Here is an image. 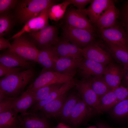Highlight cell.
Listing matches in <instances>:
<instances>
[{"label":"cell","instance_id":"cell-1","mask_svg":"<svg viewBox=\"0 0 128 128\" xmlns=\"http://www.w3.org/2000/svg\"><path fill=\"white\" fill-rule=\"evenodd\" d=\"M36 72L33 67L7 75L0 79V91L6 98L21 95L28 85L34 80Z\"/></svg>","mask_w":128,"mask_h":128},{"label":"cell","instance_id":"cell-2","mask_svg":"<svg viewBox=\"0 0 128 128\" xmlns=\"http://www.w3.org/2000/svg\"><path fill=\"white\" fill-rule=\"evenodd\" d=\"M54 0H18L13 13L16 22L25 24L31 18L38 16L47 7L56 4Z\"/></svg>","mask_w":128,"mask_h":128},{"label":"cell","instance_id":"cell-3","mask_svg":"<svg viewBox=\"0 0 128 128\" xmlns=\"http://www.w3.org/2000/svg\"><path fill=\"white\" fill-rule=\"evenodd\" d=\"M13 39L11 47L7 50L26 61L37 62L39 50L27 36L24 34Z\"/></svg>","mask_w":128,"mask_h":128},{"label":"cell","instance_id":"cell-4","mask_svg":"<svg viewBox=\"0 0 128 128\" xmlns=\"http://www.w3.org/2000/svg\"><path fill=\"white\" fill-rule=\"evenodd\" d=\"M27 33L28 37L39 50L53 46L59 38L56 25H49L38 31Z\"/></svg>","mask_w":128,"mask_h":128},{"label":"cell","instance_id":"cell-5","mask_svg":"<svg viewBox=\"0 0 128 128\" xmlns=\"http://www.w3.org/2000/svg\"><path fill=\"white\" fill-rule=\"evenodd\" d=\"M97 35L104 41L128 51V37L118 20L109 28L96 29Z\"/></svg>","mask_w":128,"mask_h":128},{"label":"cell","instance_id":"cell-6","mask_svg":"<svg viewBox=\"0 0 128 128\" xmlns=\"http://www.w3.org/2000/svg\"><path fill=\"white\" fill-rule=\"evenodd\" d=\"M61 27L63 37L81 49L96 40V32L72 27L64 24Z\"/></svg>","mask_w":128,"mask_h":128},{"label":"cell","instance_id":"cell-7","mask_svg":"<svg viewBox=\"0 0 128 128\" xmlns=\"http://www.w3.org/2000/svg\"><path fill=\"white\" fill-rule=\"evenodd\" d=\"M83 57L105 65L113 62L112 57L102 40H95L82 49Z\"/></svg>","mask_w":128,"mask_h":128},{"label":"cell","instance_id":"cell-8","mask_svg":"<svg viewBox=\"0 0 128 128\" xmlns=\"http://www.w3.org/2000/svg\"><path fill=\"white\" fill-rule=\"evenodd\" d=\"M63 18L64 24L96 32L95 28L82 10L73 7L69 8L67 9Z\"/></svg>","mask_w":128,"mask_h":128},{"label":"cell","instance_id":"cell-9","mask_svg":"<svg viewBox=\"0 0 128 128\" xmlns=\"http://www.w3.org/2000/svg\"><path fill=\"white\" fill-rule=\"evenodd\" d=\"M73 78V77L54 71H48L41 73L30 85L32 90L35 92L42 87L55 84H63Z\"/></svg>","mask_w":128,"mask_h":128},{"label":"cell","instance_id":"cell-10","mask_svg":"<svg viewBox=\"0 0 128 128\" xmlns=\"http://www.w3.org/2000/svg\"><path fill=\"white\" fill-rule=\"evenodd\" d=\"M106 66L83 57L78 69L77 73L81 79L88 80L102 76Z\"/></svg>","mask_w":128,"mask_h":128},{"label":"cell","instance_id":"cell-11","mask_svg":"<svg viewBox=\"0 0 128 128\" xmlns=\"http://www.w3.org/2000/svg\"><path fill=\"white\" fill-rule=\"evenodd\" d=\"M51 6L46 8L38 16L29 20L25 23L22 29L10 39H14L25 33L38 31L49 25L48 11Z\"/></svg>","mask_w":128,"mask_h":128},{"label":"cell","instance_id":"cell-12","mask_svg":"<svg viewBox=\"0 0 128 128\" xmlns=\"http://www.w3.org/2000/svg\"><path fill=\"white\" fill-rule=\"evenodd\" d=\"M38 112H27L18 115L20 128H50L47 118Z\"/></svg>","mask_w":128,"mask_h":128},{"label":"cell","instance_id":"cell-13","mask_svg":"<svg viewBox=\"0 0 128 128\" xmlns=\"http://www.w3.org/2000/svg\"><path fill=\"white\" fill-rule=\"evenodd\" d=\"M94 110L81 98L72 110L68 121L77 128L91 115Z\"/></svg>","mask_w":128,"mask_h":128},{"label":"cell","instance_id":"cell-14","mask_svg":"<svg viewBox=\"0 0 128 128\" xmlns=\"http://www.w3.org/2000/svg\"><path fill=\"white\" fill-rule=\"evenodd\" d=\"M123 73V66L113 61L106 66L103 76L107 85L113 90L120 86Z\"/></svg>","mask_w":128,"mask_h":128},{"label":"cell","instance_id":"cell-15","mask_svg":"<svg viewBox=\"0 0 128 128\" xmlns=\"http://www.w3.org/2000/svg\"><path fill=\"white\" fill-rule=\"evenodd\" d=\"M59 58L80 59L83 57L81 49L64 38L60 37L53 46Z\"/></svg>","mask_w":128,"mask_h":128},{"label":"cell","instance_id":"cell-16","mask_svg":"<svg viewBox=\"0 0 128 128\" xmlns=\"http://www.w3.org/2000/svg\"><path fill=\"white\" fill-rule=\"evenodd\" d=\"M75 87L82 100L95 110L99 98L89 81L82 79L76 80Z\"/></svg>","mask_w":128,"mask_h":128},{"label":"cell","instance_id":"cell-17","mask_svg":"<svg viewBox=\"0 0 128 128\" xmlns=\"http://www.w3.org/2000/svg\"><path fill=\"white\" fill-rule=\"evenodd\" d=\"M76 80L74 78L63 84L60 87L52 92L45 99L36 103L32 106L29 112H37L45 105L67 93L75 86Z\"/></svg>","mask_w":128,"mask_h":128},{"label":"cell","instance_id":"cell-18","mask_svg":"<svg viewBox=\"0 0 128 128\" xmlns=\"http://www.w3.org/2000/svg\"><path fill=\"white\" fill-rule=\"evenodd\" d=\"M83 58L80 59L59 58L55 63L54 71L74 77L77 74L78 69Z\"/></svg>","mask_w":128,"mask_h":128},{"label":"cell","instance_id":"cell-19","mask_svg":"<svg viewBox=\"0 0 128 128\" xmlns=\"http://www.w3.org/2000/svg\"><path fill=\"white\" fill-rule=\"evenodd\" d=\"M115 3V1L112 0H92L87 8L82 10L93 25L96 23L103 12Z\"/></svg>","mask_w":128,"mask_h":128},{"label":"cell","instance_id":"cell-20","mask_svg":"<svg viewBox=\"0 0 128 128\" xmlns=\"http://www.w3.org/2000/svg\"><path fill=\"white\" fill-rule=\"evenodd\" d=\"M119 13V10L116 7L115 4L111 5L103 12L93 25L95 29L111 27L118 20Z\"/></svg>","mask_w":128,"mask_h":128},{"label":"cell","instance_id":"cell-21","mask_svg":"<svg viewBox=\"0 0 128 128\" xmlns=\"http://www.w3.org/2000/svg\"><path fill=\"white\" fill-rule=\"evenodd\" d=\"M59 58L53 46L39 50L37 62L43 67L41 73L54 71L55 63Z\"/></svg>","mask_w":128,"mask_h":128},{"label":"cell","instance_id":"cell-22","mask_svg":"<svg viewBox=\"0 0 128 128\" xmlns=\"http://www.w3.org/2000/svg\"><path fill=\"white\" fill-rule=\"evenodd\" d=\"M33 62L26 61L7 50L0 55V63L8 67H22L27 69L33 67Z\"/></svg>","mask_w":128,"mask_h":128},{"label":"cell","instance_id":"cell-23","mask_svg":"<svg viewBox=\"0 0 128 128\" xmlns=\"http://www.w3.org/2000/svg\"><path fill=\"white\" fill-rule=\"evenodd\" d=\"M35 92L29 86L27 90L18 97L13 103L11 109L18 113H26L27 109L33 105Z\"/></svg>","mask_w":128,"mask_h":128},{"label":"cell","instance_id":"cell-24","mask_svg":"<svg viewBox=\"0 0 128 128\" xmlns=\"http://www.w3.org/2000/svg\"><path fill=\"white\" fill-rule=\"evenodd\" d=\"M67 93L45 105L39 111L41 113L47 118L59 116L67 97Z\"/></svg>","mask_w":128,"mask_h":128},{"label":"cell","instance_id":"cell-25","mask_svg":"<svg viewBox=\"0 0 128 128\" xmlns=\"http://www.w3.org/2000/svg\"><path fill=\"white\" fill-rule=\"evenodd\" d=\"M18 113L12 109L0 113V128H19Z\"/></svg>","mask_w":128,"mask_h":128},{"label":"cell","instance_id":"cell-26","mask_svg":"<svg viewBox=\"0 0 128 128\" xmlns=\"http://www.w3.org/2000/svg\"><path fill=\"white\" fill-rule=\"evenodd\" d=\"M116 101L113 90H111L98 99L95 110L100 113L108 111L115 105Z\"/></svg>","mask_w":128,"mask_h":128},{"label":"cell","instance_id":"cell-27","mask_svg":"<svg viewBox=\"0 0 128 128\" xmlns=\"http://www.w3.org/2000/svg\"><path fill=\"white\" fill-rule=\"evenodd\" d=\"M103 41L112 58L117 63L123 68L128 65V51L110 43Z\"/></svg>","mask_w":128,"mask_h":128},{"label":"cell","instance_id":"cell-28","mask_svg":"<svg viewBox=\"0 0 128 128\" xmlns=\"http://www.w3.org/2000/svg\"><path fill=\"white\" fill-rule=\"evenodd\" d=\"M81 98L78 92L72 93L67 96L59 116L62 120L68 121L72 110Z\"/></svg>","mask_w":128,"mask_h":128},{"label":"cell","instance_id":"cell-29","mask_svg":"<svg viewBox=\"0 0 128 128\" xmlns=\"http://www.w3.org/2000/svg\"><path fill=\"white\" fill-rule=\"evenodd\" d=\"M71 4L70 0H67L58 4H55L50 7L48 11L49 19L58 22L63 18L68 6Z\"/></svg>","mask_w":128,"mask_h":128},{"label":"cell","instance_id":"cell-30","mask_svg":"<svg viewBox=\"0 0 128 128\" xmlns=\"http://www.w3.org/2000/svg\"><path fill=\"white\" fill-rule=\"evenodd\" d=\"M16 22L10 11L0 15V36H5L11 31Z\"/></svg>","mask_w":128,"mask_h":128},{"label":"cell","instance_id":"cell-31","mask_svg":"<svg viewBox=\"0 0 128 128\" xmlns=\"http://www.w3.org/2000/svg\"><path fill=\"white\" fill-rule=\"evenodd\" d=\"M88 80L93 90L99 99L111 89L104 81L103 76L93 78Z\"/></svg>","mask_w":128,"mask_h":128},{"label":"cell","instance_id":"cell-32","mask_svg":"<svg viewBox=\"0 0 128 128\" xmlns=\"http://www.w3.org/2000/svg\"><path fill=\"white\" fill-rule=\"evenodd\" d=\"M110 109L112 115L115 118L121 119L127 117L128 116V98L117 103Z\"/></svg>","mask_w":128,"mask_h":128},{"label":"cell","instance_id":"cell-33","mask_svg":"<svg viewBox=\"0 0 128 128\" xmlns=\"http://www.w3.org/2000/svg\"><path fill=\"white\" fill-rule=\"evenodd\" d=\"M63 84L50 85L42 87L38 89L35 92L33 105L46 99L52 92L60 87Z\"/></svg>","mask_w":128,"mask_h":128},{"label":"cell","instance_id":"cell-34","mask_svg":"<svg viewBox=\"0 0 128 128\" xmlns=\"http://www.w3.org/2000/svg\"><path fill=\"white\" fill-rule=\"evenodd\" d=\"M119 11V15L118 21L123 27L128 37V0L123 1Z\"/></svg>","mask_w":128,"mask_h":128},{"label":"cell","instance_id":"cell-35","mask_svg":"<svg viewBox=\"0 0 128 128\" xmlns=\"http://www.w3.org/2000/svg\"><path fill=\"white\" fill-rule=\"evenodd\" d=\"M18 0H0V15L14 9Z\"/></svg>","mask_w":128,"mask_h":128},{"label":"cell","instance_id":"cell-36","mask_svg":"<svg viewBox=\"0 0 128 128\" xmlns=\"http://www.w3.org/2000/svg\"><path fill=\"white\" fill-rule=\"evenodd\" d=\"M113 90L116 98L115 105L128 98V87L120 85Z\"/></svg>","mask_w":128,"mask_h":128},{"label":"cell","instance_id":"cell-37","mask_svg":"<svg viewBox=\"0 0 128 128\" xmlns=\"http://www.w3.org/2000/svg\"><path fill=\"white\" fill-rule=\"evenodd\" d=\"M26 69L22 67H12L6 66L0 63V77Z\"/></svg>","mask_w":128,"mask_h":128},{"label":"cell","instance_id":"cell-38","mask_svg":"<svg viewBox=\"0 0 128 128\" xmlns=\"http://www.w3.org/2000/svg\"><path fill=\"white\" fill-rule=\"evenodd\" d=\"M18 97L7 98L0 101V113L11 109L13 103Z\"/></svg>","mask_w":128,"mask_h":128},{"label":"cell","instance_id":"cell-39","mask_svg":"<svg viewBox=\"0 0 128 128\" xmlns=\"http://www.w3.org/2000/svg\"><path fill=\"white\" fill-rule=\"evenodd\" d=\"M71 4L73 5L77 9L82 10L85 9V6L91 3L92 0H70Z\"/></svg>","mask_w":128,"mask_h":128},{"label":"cell","instance_id":"cell-40","mask_svg":"<svg viewBox=\"0 0 128 128\" xmlns=\"http://www.w3.org/2000/svg\"><path fill=\"white\" fill-rule=\"evenodd\" d=\"M9 39L5 38L3 37L0 36V50H2L9 48L11 46Z\"/></svg>","mask_w":128,"mask_h":128},{"label":"cell","instance_id":"cell-41","mask_svg":"<svg viewBox=\"0 0 128 128\" xmlns=\"http://www.w3.org/2000/svg\"><path fill=\"white\" fill-rule=\"evenodd\" d=\"M123 73L122 82L123 85L128 87V65L123 68Z\"/></svg>","mask_w":128,"mask_h":128},{"label":"cell","instance_id":"cell-42","mask_svg":"<svg viewBox=\"0 0 128 128\" xmlns=\"http://www.w3.org/2000/svg\"><path fill=\"white\" fill-rule=\"evenodd\" d=\"M96 126L98 128H110L109 127L104 123L101 122L97 123Z\"/></svg>","mask_w":128,"mask_h":128},{"label":"cell","instance_id":"cell-43","mask_svg":"<svg viewBox=\"0 0 128 128\" xmlns=\"http://www.w3.org/2000/svg\"><path fill=\"white\" fill-rule=\"evenodd\" d=\"M55 128H71L68 126L66 125L64 123H59L55 127Z\"/></svg>","mask_w":128,"mask_h":128},{"label":"cell","instance_id":"cell-44","mask_svg":"<svg viewBox=\"0 0 128 128\" xmlns=\"http://www.w3.org/2000/svg\"><path fill=\"white\" fill-rule=\"evenodd\" d=\"M86 128H98L97 127L95 126H92L88 127Z\"/></svg>","mask_w":128,"mask_h":128}]
</instances>
